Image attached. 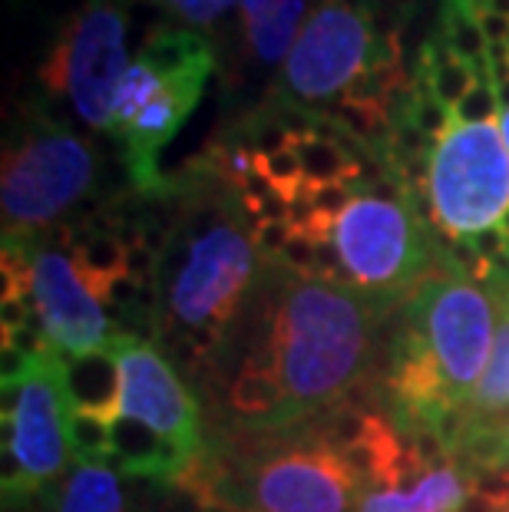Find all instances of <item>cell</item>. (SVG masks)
Instances as JSON below:
<instances>
[{"mask_svg": "<svg viewBox=\"0 0 509 512\" xmlns=\"http://www.w3.org/2000/svg\"><path fill=\"white\" fill-rule=\"evenodd\" d=\"M311 7L308 0H242L245 47L258 67H285L298 30L305 27Z\"/></svg>", "mask_w": 509, "mask_h": 512, "instance_id": "obj_13", "label": "cell"}, {"mask_svg": "<svg viewBox=\"0 0 509 512\" xmlns=\"http://www.w3.org/2000/svg\"><path fill=\"white\" fill-rule=\"evenodd\" d=\"M252 228L235 189L225 199H192L159 255V334L189 337L202 354H215L258 275Z\"/></svg>", "mask_w": 509, "mask_h": 512, "instance_id": "obj_2", "label": "cell"}, {"mask_svg": "<svg viewBox=\"0 0 509 512\" xmlns=\"http://www.w3.org/2000/svg\"><path fill=\"white\" fill-rule=\"evenodd\" d=\"M169 10L179 20H186L189 27H212L219 20L235 10L242 0H166Z\"/></svg>", "mask_w": 509, "mask_h": 512, "instance_id": "obj_25", "label": "cell"}, {"mask_svg": "<svg viewBox=\"0 0 509 512\" xmlns=\"http://www.w3.org/2000/svg\"><path fill=\"white\" fill-rule=\"evenodd\" d=\"M179 486L209 512H354L364 489L324 440L268 450L242 463L199 453Z\"/></svg>", "mask_w": 509, "mask_h": 512, "instance_id": "obj_3", "label": "cell"}, {"mask_svg": "<svg viewBox=\"0 0 509 512\" xmlns=\"http://www.w3.org/2000/svg\"><path fill=\"white\" fill-rule=\"evenodd\" d=\"M291 149L298 152L301 172H305L308 185H338L344 169H348V162H357L341 146H334L328 139H318V136H301L291 143Z\"/></svg>", "mask_w": 509, "mask_h": 512, "instance_id": "obj_21", "label": "cell"}, {"mask_svg": "<svg viewBox=\"0 0 509 512\" xmlns=\"http://www.w3.org/2000/svg\"><path fill=\"white\" fill-rule=\"evenodd\" d=\"M30 301L27 308L37 314L47 341L63 357H86L106 351L116 334L106 308L86 285L80 265L70 252H57L50 245L30 248Z\"/></svg>", "mask_w": 509, "mask_h": 512, "instance_id": "obj_12", "label": "cell"}, {"mask_svg": "<svg viewBox=\"0 0 509 512\" xmlns=\"http://www.w3.org/2000/svg\"><path fill=\"white\" fill-rule=\"evenodd\" d=\"M166 80H169V73L156 70L153 63L143 60V57H136L133 63H129V70H126L123 80H119V90H116V100H113L110 136H119L126 126H133L136 116L162 93Z\"/></svg>", "mask_w": 509, "mask_h": 512, "instance_id": "obj_19", "label": "cell"}, {"mask_svg": "<svg viewBox=\"0 0 509 512\" xmlns=\"http://www.w3.org/2000/svg\"><path fill=\"white\" fill-rule=\"evenodd\" d=\"M367 420H371V410H361V407H334L331 417H328V430H324L318 440L328 443L334 453H344L348 446H354L367 433Z\"/></svg>", "mask_w": 509, "mask_h": 512, "instance_id": "obj_22", "label": "cell"}, {"mask_svg": "<svg viewBox=\"0 0 509 512\" xmlns=\"http://www.w3.org/2000/svg\"><path fill=\"white\" fill-rule=\"evenodd\" d=\"M30 311L24 301H4L0 304V324H4V331H17L24 328V324L30 321Z\"/></svg>", "mask_w": 509, "mask_h": 512, "instance_id": "obj_32", "label": "cell"}, {"mask_svg": "<svg viewBox=\"0 0 509 512\" xmlns=\"http://www.w3.org/2000/svg\"><path fill=\"white\" fill-rule=\"evenodd\" d=\"M457 512H506L500 503H493V499H486V496H480V493H467V499L460 503V509Z\"/></svg>", "mask_w": 509, "mask_h": 512, "instance_id": "obj_33", "label": "cell"}, {"mask_svg": "<svg viewBox=\"0 0 509 512\" xmlns=\"http://www.w3.org/2000/svg\"><path fill=\"white\" fill-rule=\"evenodd\" d=\"M308 199L318 215H324V219H338V215L348 209V202L354 195L344 189V185H311Z\"/></svg>", "mask_w": 509, "mask_h": 512, "instance_id": "obj_28", "label": "cell"}, {"mask_svg": "<svg viewBox=\"0 0 509 512\" xmlns=\"http://www.w3.org/2000/svg\"><path fill=\"white\" fill-rule=\"evenodd\" d=\"M262 351L248 364L272 370L281 387V427L328 410L361 380L374 354V328L391 301L341 281L278 271Z\"/></svg>", "mask_w": 509, "mask_h": 512, "instance_id": "obj_1", "label": "cell"}, {"mask_svg": "<svg viewBox=\"0 0 509 512\" xmlns=\"http://www.w3.org/2000/svg\"><path fill=\"white\" fill-rule=\"evenodd\" d=\"M129 7L126 0H86L63 20L47 60L40 63V83L53 96H70L73 110L90 129L110 133L119 80L129 70L126 53Z\"/></svg>", "mask_w": 509, "mask_h": 512, "instance_id": "obj_9", "label": "cell"}, {"mask_svg": "<svg viewBox=\"0 0 509 512\" xmlns=\"http://www.w3.org/2000/svg\"><path fill=\"white\" fill-rule=\"evenodd\" d=\"M424 205L427 225L443 242H470L473 235L496 228L509 212V149L496 123L453 119L450 133L430 152L427 192L410 195Z\"/></svg>", "mask_w": 509, "mask_h": 512, "instance_id": "obj_5", "label": "cell"}, {"mask_svg": "<svg viewBox=\"0 0 509 512\" xmlns=\"http://www.w3.org/2000/svg\"><path fill=\"white\" fill-rule=\"evenodd\" d=\"M500 129H503V139H506V149H509V110H503V116H500Z\"/></svg>", "mask_w": 509, "mask_h": 512, "instance_id": "obj_34", "label": "cell"}, {"mask_svg": "<svg viewBox=\"0 0 509 512\" xmlns=\"http://www.w3.org/2000/svg\"><path fill=\"white\" fill-rule=\"evenodd\" d=\"M258 169L265 172L268 179L278 185L281 195H295V189L305 182V172H301V162H298V152L295 149H278V152H268V156H258Z\"/></svg>", "mask_w": 509, "mask_h": 512, "instance_id": "obj_24", "label": "cell"}, {"mask_svg": "<svg viewBox=\"0 0 509 512\" xmlns=\"http://www.w3.org/2000/svg\"><path fill=\"white\" fill-rule=\"evenodd\" d=\"M470 493V479L457 463L433 470L424 483L414 486V493L400 489H381L364 493L357 499V512H457Z\"/></svg>", "mask_w": 509, "mask_h": 512, "instance_id": "obj_15", "label": "cell"}, {"mask_svg": "<svg viewBox=\"0 0 509 512\" xmlns=\"http://www.w3.org/2000/svg\"><path fill=\"white\" fill-rule=\"evenodd\" d=\"M34 361L37 357H30L24 351H17L14 344H4L0 347V380H4V387H14L20 384L30 370H34Z\"/></svg>", "mask_w": 509, "mask_h": 512, "instance_id": "obj_30", "label": "cell"}, {"mask_svg": "<svg viewBox=\"0 0 509 512\" xmlns=\"http://www.w3.org/2000/svg\"><path fill=\"white\" fill-rule=\"evenodd\" d=\"M503 430H506V437H509V417H506V423H503Z\"/></svg>", "mask_w": 509, "mask_h": 512, "instance_id": "obj_35", "label": "cell"}, {"mask_svg": "<svg viewBox=\"0 0 509 512\" xmlns=\"http://www.w3.org/2000/svg\"><path fill=\"white\" fill-rule=\"evenodd\" d=\"M57 512H129L113 466L80 463L63 483Z\"/></svg>", "mask_w": 509, "mask_h": 512, "instance_id": "obj_18", "label": "cell"}, {"mask_svg": "<svg viewBox=\"0 0 509 512\" xmlns=\"http://www.w3.org/2000/svg\"><path fill=\"white\" fill-rule=\"evenodd\" d=\"M281 268L291 271V275H301V278H314V261H318V252H314V242L308 235L295 232L291 242L281 248Z\"/></svg>", "mask_w": 509, "mask_h": 512, "instance_id": "obj_26", "label": "cell"}, {"mask_svg": "<svg viewBox=\"0 0 509 512\" xmlns=\"http://www.w3.org/2000/svg\"><path fill=\"white\" fill-rule=\"evenodd\" d=\"M400 47L381 34L367 0H314L305 27L278 76V100L291 106H334L374 60Z\"/></svg>", "mask_w": 509, "mask_h": 512, "instance_id": "obj_7", "label": "cell"}, {"mask_svg": "<svg viewBox=\"0 0 509 512\" xmlns=\"http://www.w3.org/2000/svg\"><path fill=\"white\" fill-rule=\"evenodd\" d=\"M291 235H295V225L291 222H258L252 228V242L258 248V255L265 258H278L281 248L291 242Z\"/></svg>", "mask_w": 509, "mask_h": 512, "instance_id": "obj_27", "label": "cell"}, {"mask_svg": "<svg viewBox=\"0 0 509 512\" xmlns=\"http://www.w3.org/2000/svg\"><path fill=\"white\" fill-rule=\"evenodd\" d=\"M67 440H70L73 460L110 466V460H113V420H106L103 413L70 410Z\"/></svg>", "mask_w": 509, "mask_h": 512, "instance_id": "obj_20", "label": "cell"}, {"mask_svg": "<svg viewBox=\"0 0 509 512\" xmlns=\"http://www.w3.org/2000/svg\"><path fill=\"white\" fill-rule=\"evenodd\" d=\"M334 248L341 255L348 285L374 294L381 301H397L414 291L430 275V235L407 189L391 176L371 182L354 195L334 219Z\"/></svg>", "mask_w": 509, "mask_h": 512, "instance_id": "obj_4", "label": "cell"}, {"mask_svg": "<svg viewBox=\"0 0 509 512\" xmlns=\"http://www.w3.org/2000/svg\"><path fill=\"white\" fill-rule=\"evenodd\" d=\"M229 413L252 430L281 427V387L272 370L258 364H242L229 384Z\"/></svg>", "mask_w": 509, "mask_h": 512, "instance_id": "obj_17", "label": "cell"}, {"mask_svg": "<svg viewBox=\"0 0 509 512\" xmlns=\"http://www.w3.org/2000/svg\"><path fill=\"white\" fill-rule=\"evenodd\" d=\"M119 367V410L116 417L146 423L156 437L182 446L186 453H202L199 403L189 394L159 347L139 341L136 334H116L110 344Z\"/></svg>", "mask_w": 509, "mask_h": 512, "instance_id": "obj_11", "label": "cell"}, {"mask_svg": "<svg viewBox=\"0 0 509 512\" xmlns=\"http://www.w3.org/2000/svg\"><path fill=\"white\" fill-rule=\"evenodd\" d=\"M63 364L67 357L47 351L20 384L4 387V450L17 456L27 496L57 479L70 460L67 420L73 407L63 387Z\"/></svg>", "mask_w": 509, "mask_h": 512, "instance_id": "obj_10", "label": "cell"}, {"mask_svg": "<svg viewBox=\"0 0 509 512\" xmlns=\"http://www.w3.org/2000/svg\"><path fill=\"white\" fill-rule=\"evenodd\" d=\"M96 182V152L50 119H30L4 146L0 215L4 238H27L67 215Z\"/></svg>", "mask_w": 509, "mask_h": 512, "instance_id": "obj_6", "label": "cell"}, {"mask_svg": "<svg viewBox=\"0 0 509 512\" xmlns=\"http://www.w3.org/2000/svg\"><path fill=\"white\" fill-rule=\"evenodd\" d=\"M486 285H490V298L500 304V324H496V341L486 374L467 403L473 423H490L493 413H503L509 407V258L496 261Z\"/></svg>", "mask_w": 509, "mask_h": 512, "instance_id": "obj_14", "label": "cell"}, {"mask_svg": "<svg viewBox=\"0 0 509 512\" xmlns=\"http://www.w3.org/2000/svg\"><path fill=\"white\" fill-rule=\"evenodd\" d=\"M159 275V255L149 252L146 245L126 248V278H133L136 285H153Z\"/></svg>", "mask_w": 509, "mask_h": 512, "instance_id": "obj_29", "label": "cell"}, {"mask_svg": "<svg viewBox=\"0 0 509 512\" xmlns=\"http://www.w3.org/2000/svg\"><path fill=\"white\" fill-rule=\"evenodd\" d=\"M476 20H480V30H483V37L490 40V47H493V43H506L509 40V17L506 14H496V10H480Z\"/></svg>", "mask_w": 509, "mask_h": 512, "instance_id": "obj_31", "label": "cell"}, {"mask_svg": "<svg viewBox=\"0 0 509 512\" xmlns=\"http://www.w3.org/2000/svg\"><path fill=\"white\" fill-rule=\"evenodd\" d=\"M404 328L427 347L450 407H467L496 341L490 294L443 265V271H430L410 294Z\"/></svg>", "mask_w": 509, "mask_h": 512, "instance_id": "obj_8", "label": "cell"}, {"mask_svg": "<svg viewBox=\"0 0 509 512\" xmlns=\"http://www.w3.org/2000/svg\"><path fill=\"white\" fill-rule=\"evenodd\" d=\"M63 387H67V400L73 410L103 413L106 420H116L119 367L110 347L86 357H67V364H63Z\"/></svg>", "mask_w": 509, "mask_h": 512, "instance_id": "obj_16", "label": "cell"}, {"mask_svg": "<svg viewBox=\"0 0 509 512\" xmlns=\"http://www.w3.org/2000/svg\"><path fill=\"white\" fill-rule=\"evenodd\" d=\"M453 116L463 119V123H496V119L503 116V106H500V93H496L493 76H480Z\"/></svg>", "mask_w": 509, "mask_h": 512, "instance_id": "obj_23", "label": "cell"}]
</instances>
